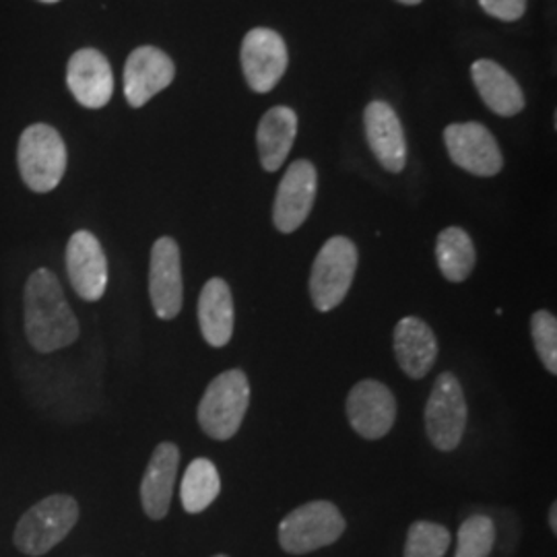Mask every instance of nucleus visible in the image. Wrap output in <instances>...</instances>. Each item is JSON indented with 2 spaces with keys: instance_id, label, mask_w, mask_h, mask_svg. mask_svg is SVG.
Segmentation results:
<instances>
[{
  "instance_id": "bb28decb",
  "label": "nucleus",
  "mask_w": 557,
  "mask_h": 557,
  "mask_svg": "<svg viewBox=\"0 0 557 557\" xmlns=\"http://www.w3.org/2000/svg\"><path fill=\"white\" fill-rule=\"evenodd\" d=\"M481 9L499 21H517L527 11V0H479Z\"/></svg>"
},
{
  "instance_id": "39448f33",
  "label": "nucleus",
  "mask_w": 557,
  "mask_h": 557,
  "mask_svg": "<svg viewBox=\"0 0 557 557\" xmlns=\"http://www.w3.org/2000/svg\"><path fill=\"white\" fill-rule=\"evenodd\" d=\"M69 163L66 145L57 128L48 124H34L23 131L17 147V165L25 186L46 195L54 190L64 178Z\"/></svg>"
},
{
  "instance_id": "dca6fc26",
  "label": "nucleus",
  "mask_w": 557,
  "mask_h": 557,
  "mask_svg": "<svg viewBox=\"0 0 557 557\" xmlns=\"http://www.w3.org/2000/svg\"><path fill=\"white\" fill-rule=\"evenodd\" d=\"M178 465L180 448L174 442H161L153 450L140 481V504L151 520H163L170 512Z\"/></svg>"
},
{
  "instance_id": "5701e85b",
  "label": "nucleus",
  "mask_w": 557,
  "mask_h": 557,
  "mask_svg": "<svg viewBox=\"0 0 557 557\" xmlns=\"http://www.w3.org/2000/svg\"><path fill=\"white\" fill-rule=\"evenodd\" d=\"M436 260L444 278L462 283L475 269V246L471 236L460 227H446L436 242Z\"/></svg>"
},
{
  "instance_id": "2eb2a0df",
  "label": "nucleus",
  "mask_w": 557,
  "mask_h": 557,
  "mask_svg": "<svg viewBox=\"0 0 557 557\" xmlns=\"http://www.w3.org/2000/svg\"><path fill=\"white\" fill-rule=\"evenodd\" d=\"M66 85L81 106L91 110L103 108L114 94L112 66L98 50L83 48L69 60Z\"/></svg>"
},
{
  "instance_id": "4468645a",
  "label": "nucleus",
  "mask_w": 557,
  "mask_h": 557,
  "mask_svg": "<svg viewBox=\"0 0 557 557\" xmlns=\"http://www.w3.org/2000/svg\"><path fill=\"white\" fill-rule=\"evenodd\" d=\"M176 75L172 59L153 46L137 48L124 66V96L133 108L145 106L163 91Z\"/></svg>"
},
{
  "instance_id": "4be33fe9",
  "label": "nucleus",
  "mask_w": 557,
  "mask_h": 557,
  "mask_svg": "<svg viewBox=\"0 0 557 557\" xmlns=\"http://www.w3.org/2000/svg\"><path fill=\"white\" fill-rule=\"evenodd\" d=\"M221 492V478L218 467L209 458H195L182 478L180 499L188 515L205 512Z\"/></svg>"
},
{
  "instance_id": "7c9ffc66",
  "label": "nucleus",
  "mask_w": 557,
  "mask_h": 557,
  "mask_svg": "<svg viewBox=\"0 0 557 557\" xmlns=\"http://www.w3.org/2000/svg\"><path fill=\"white\" fill-rule=\"evenodd\" d=\"M213 557H230V556H223V554H220V556H213Z\"/></svg>"
},
{
  "instance_id": "9b49d317",
  "label": "nucleus",
  "mask_w": 557,
  "mask_h": 557,
  "mask_svg": "<svg viewBox=\"0 0 557 557\" xmlns=\"http://www.w3.org/2000/svg\"><path fill=\"white\" fill-rule=\"evenodd\" d=\"M319 190L317 168L308 160L294 161L277 188L273 223L281 234H294L308 220Z\"/></svg>"
},
{
  "instance_id": "a878e982",
  "label": "nucleus",
  "mask_w": 557,
  "mask_h": 557,
  "mask_svg": "<svg viewBox=\"0 0 557 557\" xmlns=\"http://www.w3.org/2000/svg\"><path fill=\"white\" fill-rule=\"evenodd\" d=\"M531 337L535 343L539 359L545 370L556 376L557 374V319L547 312L539 310L531 317Z\"/></svg>"
},
{
  "instance_id": "412c9836",
  "label": "nucleus",
  "mask_w": 557,
  "mask_h": 557,
  "mask_svg": "<svg viewBox=\"0 0 557 557\" xmlns=\"http://www.w3.org/2000/svg\"><path fill=\"white\" fill-rule=\"evenodd\" d=\"M298 135V116L292 108H271L259 124L257 145H259L260 163L267 172H277L285 163L294 140Z\"/></svg>"
},
{
  "instance_id": "f8f14e48",
  "label": "nucleus",
  "mask_w": 557,
  "mask_h": 557,
  "mask_svg": "<svg viewBox=\"0 0 557 557\" xmlns=\"http://www.w3.org/2000/svg\"><path fill=\"white\" fill-rule=\"evenodd\" d=\"M287 46L277 32L257 27L242 41V69L250 89L269 94L287 71Z\"/></svg>"
},
{
  "instance_id": "6e6552de",
  "label": "nucleus",
  "mask_w": 557,
  "mask_h": 557,
  "mask_svg": "<svg viewBox=\"0 0 557 557\" xmlns=\"http://www.w3.org/2000/svg\"><path fill=\"white\" fill-rule=\"evenodd\" d=\"M444 143L450 160L473 176L492 178L504 168L498 140L479 122L446 126Z\"/></svg>"
},
{
  "instance_id": "f03ea898",
  "label": "nucleus",
  "mask_w": 557,
  "mask_h": 557,
  "mask_svg": "<svg viewBox=\"0 0 557 557\" xmlns=\"http://www.w3.org/2000/svg\"><path fill=\"white\" fill-rule=\"evenodd\" d=\"M79 520V504L73 496L54 494L34 504L20 518L13 543L21 554L29 557L46 556L60 541L75 529Z\"/></svg>"
},
{
  "instance_id": "393cba45",
  "label": "nucleus",
  "mask_w": 557,
  "mask_h": 557,
  "mask_svg": "<svg viewBox=\"0 0 557 557\" xmlns=\"http://www.w3.org/2000/svg\"><path fill=\"white\" fill-rule=\"evenodd\" d=\"M450 549V531L430 520H418L409 527L405 557H444Z\"/></svg>"
},
{
  "instance_id": "c85d7f7f",
  "label": "nucleus",
  "mask_w": 557,
  "mask_h": 557,
  "mask_svg": "<svg viewBox=\"0 0 557 557\" xmlns=\"http://www.w3.org/2000/svg\"><path fill=\"white\" fill-rule=\"evenodd\" d=\"M398 2H403V4H419L421 0H398Z\"/></svg>"
},
{
  "instance_id": "b1692460",
  "label": "nucleus",
  "mask_w": 557,
  "mask_h": 557,
  "mask_svg": "<svg viewBox=\"0 0 557 557\" xmlns=\"http://www.w3.org/2000/svg\"><path fill=\"white\" fill-rule=\"evenodd\" d=\"M496 522L485 515L469 517L458 529L455 557H490L496 547Z\"/></svg>"
},
{
  "instance_id": "6ab92c4d",
  "label": "nucleus",
  "mask_w": 557,
  "mask_h": 557,
  "mask_svg": "<svg viewBox=\"0 0 557 557\" xmlns=\"http://www.w3.org/2000/svg\"><path fill=\"white\" fill-rule=\"evenodd\" d=\"M234 296L221 277L209 278L199 296V326L202 338L221 349L234 335Z\"/></svg>"
},
{
  "instance_id": "9d476101",
  "label": "nucleus",
  "mask_w": 557,
  "mask_h": 557,
  "mask_svg": "<svg viewBox=\"0 0 557 557\" xmlns=\"http://www.w3.org/2000/svg\"><path fill=\"white\" fill-rule=\"evenodd\" d=\"M149 298L156 317L174 320L184 304V281L178 242L170 236L158 239L149 262Z\"/></svg>"
},
{
  "instance_id": "cd10ccee",
  "label": "nucleus",
  "mask_w": 557,
  "mask_h": 557,
  "mask_svg": "<svg viewBox=\"0 0 557 557\" xmlns=\"http://www.w3.org/2000/svg\"><path fill=\"white\" fill-rule=\"evenodd\" d=\"M549 529L554 531V535H557V502L552 504V508H549Z\"/></svg>"
},
{
  "instance_id": "a211bd4d",
  "label": "nucleus",
  "mask_w": 557,
  "mask_h": 557,
  "mask_svg": "<svg viewBox=\"0 0 557 557\" xmlns=\"http://www.w3.org/2000/svg\"><path fill=\"white\" fill-rule=\"evenodd\" d=\"M395 358L409 379L430 374L438 359V338L432 326L418 317H405L395 326Z\"/></svg>"
},
{
  "instance_id": "c756f323",
  "label": "nucleus",
  "mask_w": 557,
  "mask_h": 557,
  "mask_svg": "<svg viewBox=\"0 0 557 557\" xmlns=\"http://www.w3.org/2000/svg\"><path fill=\"white\" fill-rule=\"evenodd\" d=\"M40 2H48V4H52V2H59V0H40Z\"/></svg>"
},
{
  "instance_id": "f257e3e1",
  "label": "nucleus",
  "mask_w": 557,
  "mask_h": 557,
  "mask_svg": "<svg viewBox=\"0 0 557 557\" xmlns=\"http://www.w3.org/2000/svg\"><path fill=\"white\" fill-rule=\"evenodd\" d=\"M25 337L38 354L71 347L81 335L79 320L66 301L62 283L50 269L34 271L23 292Z\"/></svg>"
},
{
  "instance_id": "20e7f679",
  "label": "nucleus",
  "mask_w": 557,
  "mask_h": 557,
  "mask_svg": "<svg viewBox=\"0 0 557 557\" xmlns=\"http://www.w3.org/2000/svg\"><path fill=\"white\" fill-rule=\"evenodd\" d=\"M347 522L337 506L314 499L292 510L278 524V543L285 554L306 556L343 537Z\"/></svg>"
},
{
  "instance_id": "0eeeda50",
  "label": "nucleus",
  "mask_w": 557,
  "mask_h": 557,
  "mask_svg": "<svg viewBox=\"0 0 557 557\" xmlns=\"http://www.w3.org/2000/svg\"><path fill=\"white\" fill-rule=\"evenodd\" d=\"M467 398L453 372H442L425 405V432L440 453L457 450L467 428Z\"/></svg>"
},
{
  "instance_id": "7ed1b4c3",
  "label": "nucleus",
  "mask_w": 557,
  "mask_h": 557,
  "mask_svg": "<svg viewBox=\"0 0 557 557\" xmlns=\"http://www.w3.org/2000/svg\"><path fill=\"white\" fill-rule=\"evenodd\" d=\"M250 407V382L242 370H227L211 380L200 398V430L209 438L225 442L234 438L242 428V421Z\"/></svg>"
},
{
  "instance_id": "423d86ee",
  "label": "nucleus",
  "mask_w": 557,
  "mask_h": 557,
  "mask_svg": "<svg viewBox=\"0 0 557 557\" xmlns=\"http://www.w3.org/2000/svg\"><path fill=\"white\" fill-rule=\"evenodd\" d=\"M358 269V248L345 236H335L320 248L310 273V298L319 312H331L347 298Z\"/></svg>"
},
{
  "instance_id": "aec40b11",
  "label": "nucleus",
  "mask_w": 557,
  "mask_h": 557,
  "mask_svg": "<svg viewBox=\"0 0 557 557\" xmlns=\"http://www.w3.org/2000/svg\"><path fill=\"white\" fill-rule=\"evenodd\" d=\"M483 103L499 116H515L524 108V96L515 77L494 60H478L471 69Z\"/></svg>"
},
{
  "instance_id": "1a4fd4ad",
  "label": "nucleus",
  "mask_w": 557,
  "mask_h": 557,
  "mask_svg": "<svg viewBox=\"0 0 557 557\" xmlns=\"http://www.w3.org/2000/svg\"><path fill=\"white\" fill-rule=\"evenodd\" d=\"M347 419L361 438H384L397 421V398L379 380H361L347 395Z\"/></svg>"
},
{
  "instance_id": "ddd939ff",
  "label": "nucleus",
  "mask_w": 557,
  "mask_h": 557,
  "mask_svg": "<svg viewBox=\"0 0 557 557\" xmlns=\"http://www.w3.org/2000/svg\"><path fill=\"white\" fill-rule=\"evenodd\" d=\"M66 275L75 294L85 301H100L108 289V259L100 239L91 232H75L66 244Z\"/></svg>"
},
{
  "instance_id": "f3484780",
  "label": "nucleus",
  "mask_w": 557,
  "mask_h": 557,
  "mask_svg": "<svg viewBox=\"0 0 557 557\" xmlns=\"http://www.w3.org/2000/svg\"><path fill=\"white\" fill-rule=\"evenodd\" d=\"M366 137L380 165L400 174L407 163V143L395 110L386 101H372L363 112Z\"/></svg>"
}]
</instances>
